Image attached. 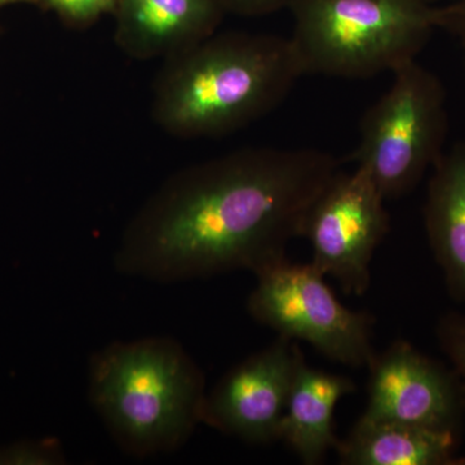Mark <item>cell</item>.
<instances>
[{
	"label": "cell",
	"instance_id": "12",
	"mask_svg": "<svg viewBox=\"0 0 465 465\" xmlns=\"http://www.w3.org/2000/svg\"><path fill=\"white\" fill-rule=\"evenodd\" d=\"M424 220L449 295L465 302V143L443 152L434 164Z\"/></svg>",
	"mask_w": 465,
	"mask_h": 465
},
{
	"label": "cell",
	"instance_id": "2",
	"mask_svg": "<svg viewBox=\"0 0 465 465\" xmlns=\"http://www.w3.org/2000/svg\"><path fill=\"white\" fill-rule=\"evenodd\" d=\"M302 75L290 38L215 33L163 60L152 118L179 139L223 136L280 106Z\"/></svg>",
	"mask_w": 465,
	"mask_h": 465
},
{
	"label": "cell",
	"instance_id": "7",
	"mask_svg": "<svg viewBox=\"0 0 465 465\" xmlns=\"http://www.w3.org/2000/svg\"><path fill=\"white\" fill-rule=\"evenodd\" d=\"M385 198L365 168L339 171L314 202L302 237L313 250L312 264L331 275L348 295L362 296L370 286V264L390 229Z\"/></svg>",
	"mask_w": 465,
	"mask_h": 465
},
{
	"label": "cell",
	"instance_id": "6",
	"mask_svg": "<svg viewBox=\"0 0 465 465\" xmlns=\"http://www.w3.org/2000/svg\"><path fill=\"white\" fill-rule=\"evenodd\" d=\"M255 275L258 282L247 300L251 317L342 365L369 366L375 356L374 317L344 307L316 266L283 259Z\"/></svg>",
	"mask_w": 465,
	"mask_h": 465
},
{
	"label": "cell",
	"instance_id": "13",
	"mask_svg": "<svg viewBox=\"0 0 465 465\" xmlns=\"http://www.w3.org/2000/svg\"><path fill=\"white\" fill-rule=\"evenodd\" d=\"M457 434L362 415L336 451L347 465H460Z\"/></svg>",
	"mask_w": 465,
	"mask_h": 465
},
{
	"label": "cell",
	"instance_id": "11",
	"mask_svg": "<svg viewBox=\"0 0 465 465\" xmlns=\"http://www.w3.org/2000/svg\"><path fill=\"white\" fill-rule=\"evenodd\" d=\"M354 391L356 385L347 376L309 367L300 357L278 440L290 446L302 463H321L341 440L333 428L336 405Z\"/></svg>",
	"mask_w": 465,
	"mask_h": 465
},
{
	"label": "cell",
	"instance_id": "14",
	"mask_svg": "<svg viewBox=\"0 0 465 465\" xmlns=\"http://www.w3.org/2000/svg\"><path fill=\"white\" fill-rule=\"evenodd\" d=\"M0 464H66L65 452L56 440H29L0 448Z\"/></svg>",
	"mask_w": 465,
	"mask_h": 465
},
{
	"label": "cell",
	"instance_id": "19",
	"mask_svg": "<svg viewBox=\"0 0 465 465\" xmlns=\"http://www.w3.org/2000/svg\"><path fill=\"white\" fill-rule=\"evenodd\" d=\"M18 2L36 3V2H41V0H0V8L5 7V5H12V3H18Z\"/></svg>",
	"mask_w": 465,
	"mask_h": 465
},
{
	"label": "cell",
	"instance_id": "17",
	"mask_svg": "<svg viewBox=\"0 0 465 465\" xmlns=\"http://www.w3.org/2000/svg\"><path fill=\"white\" fill-rule=\"evenodd\" d=\"M436 26L457 38L465 51V0L436 8Z\"/></svg>",
	"mask_w": 465,
	"mask_h": 465
},
{
	"label": "cell",
	"instance_id": "18",
	"mask_svg": "<svg viewBox=\"0 0 465 465\" xmlns=\"http://www.w3.org/2000/svg\"><path fill=\"white\" fill-rule=\"evenodd\" d=\"M222 8L229 9L238 15L259 16L272 14L283 7H291L293 0H217Z\"/></svg>",
	"mask_w": 465,
	"mask_h": 465
},
{
	"label": "cell",
	"instance_id": "15",
	"mask_svg": "<svg viewBox=\"0 0 465 465\" xmlns=\"http://www.w3.org/2000/svg\"><path fill=\"white\" fill-rule=\"evenodd\" d=\"M436 335L465 391V314L459 312L443 314L437 323Z\"/></svg>",
	"mask_w": 465,
	"mask_h": 465
},
{
	"label": "cell",
	"instance_id": "1",
	"mask_svg": "<svg viewBox=\"0 0 465 465\" xmlns=\"http://www.w3.org/2000/svg\"><path fill=\"white\" fill-rule=\"evenodd\" d=\"M338 167L317 149L244 148L183 168L125 226L115 271L159 283L259 273L302 237Z\"/></svg>",
	"mask_w": 465,
	"mask_h": 465
},
{
	"label": "cell",
	"instance_id": "8",
	"mask_svg": "<svg viewBox=\"0 0 465 465\" xmlns=\"http://www.w3.org/2000/svg\"><path fill=\"white\" fill-rule=\"evenodd\" d=\"M367 367L369 403L363 415L459 436L465 391L454 370L403 341L375 354Z\"/></svg>",
	"mask_w": 465,
	"mask_h": 465
},
{
	"label": "cell",
	"instance_id": "3",
	"mask_svg": "<svg viewBox=\"0 0 465 465\" xmlns=\"http://www.w3.org/2000/svg\"><path fill=\"white\" fill-rule=\"evenodd\" d=\"M204 375L173 338L114 341L88 366V397L119 448L137 458L183 448L206 399Z\"/></svg>",
	"mask_w": 465,
	"mask_h": 465
},
{
	"label": "cell",
	"instance_id": "10",
	"mask_svg": "<svg viewBox=\"0 0 465 465\" xmlns=\"http://www.w3.org/2000/svg\"><path fill=\"white\" fill-rule=\"evenodd\" d=\"M217 0H118L115 43L134 60H166L216 33Z\"/></svg>",
	"mask_w": 465,
	"mask_h": 465
},
{
	"label": "cell",
	"instance_id": "4",
	"mask_svg": "<svg viewBox=\"0 0 465 465\" xmlns=\"http://www.w3.org/2000/svg\"><path fill=\"white\" fill-rule=\"evenodd\" d=\"M304 75L365 79L416 60L436 29L425 0H293Z\"/></svg>",
	"mask_w": 465,
	"mask_h": 465
},
{
	"label": "cell",
	"instance_id": "5",
	"mask_svg": "<svg viewBox=\"0 0 465 465\" xmlns=\"http://www.w3.org/2000/svg\"><path fill=\"white\" fill-rule=\"evenodd\" d=\"M448 121L439 76L416 60L407 63L394 70L390 90L363 115L354 161L385 200L399 198L443 154Z\"/></svg>",
	"mask_w": 465,
	"mask_h": 465
},
{
	"label": "cell",
	"instance_id": "16",
	"mask_svg": "<svg viewBox=\"0 0 465 465\" xmlns=\"http://www.w3.org/2000/svg\"><path fill=\"white\" fill-rule=\"evenodd\" d=\"M70 25L84 26L105 14H114L118 0H41Z\"/></svg>",
	"mask_w": 465,
	"mask_h": 465
},
{
	"label": "cell",
	"instance_id": "9",
	"mask_svg": "<svg viewBox=\"0 0 465 465\" xmlns=\"http://www.w3.org/2000/svg\"><path fill=\"white\" fill-rule=\"evenodd\" d=\"M302 351L277 341L232 367L206 394L202 423L253 445L278 440Z\"/></svg>",
	"mask_w": 465,
	"mask_h": 465
}]
</instances>
